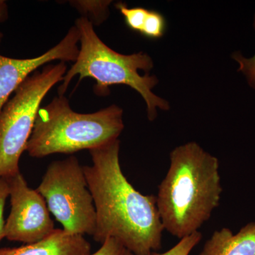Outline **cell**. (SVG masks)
I'll list each match as a JSON object with an SVG mask.
<instances>
[{
	"instance_id": "obj_3",
	"label": "cell",
	"mask_w": 255,
	"mask_h": 255,
	"mask_svg": "<svg viewBox=\"0 0 255 255\" xmlns=\"http://www.w3.org/2000/svg\"><path fill=\"white\" fill-rule=\"evenodd\" d=\"M75 26L80 33V48L76 61L67 71L63 83L58 88V95L64 96L70 82L79 75V82L90 78L95 80L96 95H110V87L125 85L138 92L147 107V119L152 122L157 116V109L168 111L169 102L152 91L158 84V79L149 74L140 75L139 70L148 73L154 67L153 61L147 53L139 52L131 55L117 53L105 44L94 29L93 23L86 16L78 18Z\"/></svg>"
},
{
	"instance_id": "obj_11",
	"label": "cell",
	"mask_w": 255,
	"mask_h": 255,
	"mask_svg": "<svg viewBox=\"0 0 255 255\" xmlns=\"http://www.w3.org/2000/svg\"><path fill=\"white\" fill-rule=\"evenodd\" d=\"M71 4L82 13L89 14L92 18V22L100 25L110 15L109 6L112 1H73Z\"/></svg>"
},
{
	"instance_id": "obj_9",
	"label": "cell",
	"mask_w": 255,
	"mask_h": 255,
	"mask_svg": "<svg viewBox=\"0 0 255 255\" xmlns=\"http://www.w3.org/2000/svg\"><path fill=\"white\" fill-rule=\"evenodd\" d=\"M91 245L81 235L63 229L54 231L36 243L18 248H0V255H89Z\"/></svg>"
},
{
	"instance_id": "obj_18",
	"label": "cell",
	"mask_w": 255,
	"mask_h": 255,
	"mask_svg": "<svg viewBox=\"0 0 255 255\" xmlns=\"http://www.w3.org/2000/svg\"><path fill=\"white\" fill-rule=\"evenodd\" d=\"M9 16L8 13V6L6 1L4 0H0V23L4 22L6 21ZM3 38L2 33L0 32V44H1V39Z\"/></svg>"
},
{
	"instance_id": "obj_5",
	"label": "cell",
	"mask_w": 255,
	"mask_h": 255,
	"mask_svg": "<svg viewBox=\"0 0 255 255\" xmlns=\"http://www.w3.org/2000/svg\"><path fill=\"white\" fill-rule=\"evenodd\" d=\"M67 73L65 62L46 65L25 80L0 113V178L20 172L18 162L26 150L42 101Z\"/></svg>"
},
{
	"instance_id": "obj_7",
	"label": "cell",
	"mask_w": 255,
	"mask_h": 255,
	"mask_svg": "<svg viewBox=\"0 0 255 255\" xmlns=\"http://www.w3.org/2000/svg\"><path fill=\"white\" fill-rule=\"evenodd\" d=\"M11 211L4 226V238L26 244L36 243L54 231V223L43 196L28 187L21 172L6 179Z\"/></svg>"
},
{
	"instance_id": "obj_14",
	"label": "cell",
	"mask_w": 255,
	"mask_h": 255,
	"mask_svg": "<svg viewBox=\"0 0 255 255\" xmlns=\"http://www.w3.org/2000/svg\"><path fill=\"white\" fill-rule=\"evenodd\" d=\"M202 234L199 231L182 238L177 245L163 253H152L150 255H189L200 243Z\"/></svg>"
},
{
	"instance_id": "obj_17",
	"label": "cell",
	"mask_w": 255,
	"mask_h": 255,
	"mask_svg": "<svg viewBox=\"0 0 255 255\" xmlns=\"http://www.w3.org/2000/svg\"><path fill=\"white\" fill-rule=\"evenodd\" d=\"M9 196V184L7 180L0 178V242L4 238V209L6 200Z\"/></svg>"
},
{
	"instance_id": "obj_16",
	"label": "cell",
	"mask_w": 255,
	"mask_h": 255,
	"mask_svg": "<svg viewBox=\"0 0 255 255\" xmlns=\"http://www.w3.org/2000/svg\"><path fill=\"white\" fill-rule=\"evenodd\" d=\"M89 255H134L122 243L114 238H109L96 253Z\"/></svg>"
},
{
	"instance_id": "obj_8",
	"label": "cell",
	"mask_w": 255,
	"mask_h": 255,
	"mask_svg": "<svg viewBox=\"0 0 255 255\" xmlns=\"http://www.w3.org/2000/svg\"><path fill=\"white\" fill-rule=\"evenodd\" d=\"M78 43L80 33L76 26H73L60 43L40 56L14 59L0 55V113L9 101V96L42 65L55 60L75 63L80 50Z\"/></svg>"
},
{
	"instance_id": "obj_12",
	"label": "cell",
	"mask_w": 255,
	"mask_h": 255,
	"mask_svg": "<svg viewBox=\"0 0 255 255\" xmlns=\"http://www.w3.org/2000/svg\"><path fill=\"white\" fill-rule=\"evenodd\" d=\"M116 7L123 15L128 27L132 31L140 33L149 10L142 7L129 8L123 2L117 3Z\"/></svg>"
},
{
	"instance_id": "obj_10",
	"label": "cell",
	"mask_w": 255,
	"mask_h": 255,
	"mask_svg": "<svg viewBox=\"0 0 255 255\" xmlns=\"http://www.w3.org/2000/svg\"><path fill=\"white\" fill-rule=\"evenodd\" d=\"M199 255H255V221L236 234L228 228L215 231Z\"/></svg>"
},
{
	"instance_id": "obj_1",
	"label": "cell",
	"mask_w": 255,
	"mask_h": 255,
	"mask_svg": "<svg viewBox=\"0 0 255 255\" xmlns=\"http://www.w3.org/2000/svg\"><path fill=\"white\" fill-rule=\"evenodd\" d=\"M90 151L91 166L83 167L96 211L94 240L114 238L134 255H150L162 248L163 226L156 196L136 190L122 172L120 140Z\"/></svg>"
},
{
	"instance_id": "obj_2",
	"label": "cell",
	"mask_w": 255,
	"mask_h": 255,
	"mask_svg": "<svg viewBox=\"0 0 255 255\" xmlns=\"http://www.w3.org/2000/svg\"><path fill=\"white\" fill-rule=\"evenodd\" d=\"M222 192L219 159L196 142L177 146L156 196L164 231L179 240L197 232L219 206Z\"/></svg>"
},
{
	"instance_id": "obj_6",
	"label": "cell",
	"mask_w": 255,
	"mask_h": 255,
	"mask_svg": "<svg viewBox=\"0 0 255 255\" xmlns=\"http://www.w3.org/2000/svg\"><path fill=\"white\" fill-rule=\"evenodd\" d=\"M36 191L65 232L93 236L95 204L83 167L77 157L71 156L50 163Z\"/></svg>"
},
{
	"instance_id": "obj_13",
	"label": "cell",
	"mask_w": 255,
	"mask_h": 255,
	"mask_svg": "<svg viewBox=\"0 0 255 255\" xmlns=\"http://www.w3.org/2000/svg\"><path fill=\"white\" fill-rule=\"evenodd\" d=\"M166 28L165 18L160 13L149 10L140 34L151 39H157L163 36Z\"/></svg>"
},
{
	"instance_id": "obj_4",
	"label": "cell",
	"mask_w": 255,
	"mask_h": 255,
	"mask_svg": "<svg viewBox=\"0 0 255 255\" xmlns=\"http://www.w3.org/2000/svg\"><path fill=\"white\" fill-rule=\"evenodd\" d=\"M123 114L116 105L92 114L77 113L66 97L58 96L38 111L26 151L42 158L101 147L119 139L124 129Z\"/></svg>"
},
{
	"instance_id": "obj_15",
	"label": "cell",
	"mask_w": 255,
	"mask_h": 255,
	"mask_svg": "<svg viewBox=\"0 0 255 255\" xmlns=\"http://www.w3.org/2000/svg\"><path fill=\"white\" fill-rule=\"evenodd\" d=\"M254 26L255 28V19ZM233 58L239 65L238 71L244 74L249 85L255 89V55L252 58H248L241 53H235L233 54Z\"/></svg>"
}]
</instances>
